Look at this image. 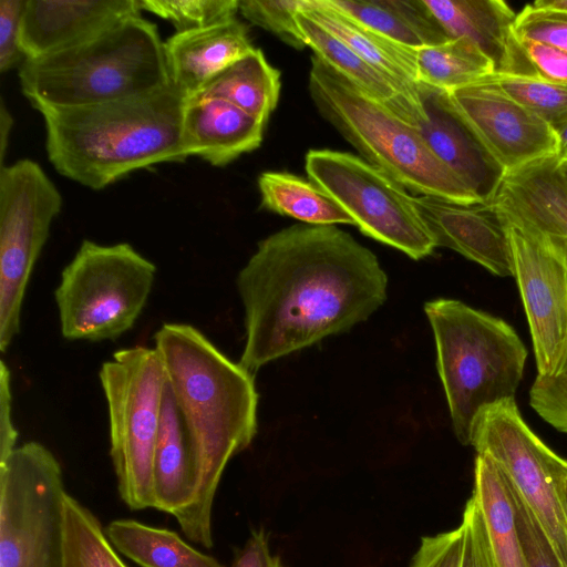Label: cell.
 I'll return each mask as SVG.
<instances>
[{"label":"cell","mask_w":567,"mask_h":567,"mask_svg":"<svg viewBox=\"0 0 567 567\" xmlns=\"http://www.w3.org/2000/svg\"><path fill=\"white\" fill-rule=\"evenodd\" d=\"M19 82L41 111L145 94L168 84L169 78L156 24L135 16L73 48L27 59Z\"/></svg>","instance_id":"277c9868"},{"label":"cell","mask_w":567,"mask_h":567,"mask_svg":"<svg viewBox=\"0 0 567 567\" xmlns=\"http://www.w3.org/2000/svg\"><path fill=\"white\" fill-rule=\"evenodd\" d=\"M470 445L501 467L567 567V460L527 425L515 399L494 403L477 414Z\"/></svg>","instance_id":"30bf717a"},{"label":"cell","mask_w":567,"mask_h":567,"mask_svg":"<svg viewBox=\"0 0 567 567\" xmlns=\"http://www.w3.org/2000/svg\"><path fill=\"white\" fill-rule=\"evenodd\" d=\"M156 266L127 243L82 241L54 291L61 334L68 340H115L141 316Z\"/></svg>","instance_id":"52a82bcc"},{"label":"cell","mask_w":567,"mask_h":567,"mask_svg":"<svg viewBox=\"0 0 567 567\" xmlns=\"http://www.w3.org/2000/svg\"><path fill=\"white\" fill-rule=\"evenodd\" d=\"M502 218L507 230L513 277L528 321L537 374L555 375L567 360V245Z\"/></svg>","instance_id":"4fadbf2b"},{"label":"cell","mask_w":567,"mask_h":567,"mask_svg":"<svg viewBox=\"0 0 567 567\" xmlns=\"http://www.w3.org/2000/svg\"><path fill=\"white\" fill-rule=\"evenodd\" d=\"M419 84L452 92L494 74L491 61L468 40L415 49Z\"/></svg>","instance_id":"f546056e"},{"label":"cell","mask_w":567,"mask_h":567,"mask_svg":"<svg viewBox=\"0 0 567 567\" xmlns=\"http://www.w3.org/2000/svg\"><path fill=\"white\" fill-rule=\"evenodd\" d=\"M154 341L188 440L195 482L190 504L175 518L189 540L209 549L216 491L227 463L256 435L258 393L252 373L197 328L164 323Z\"/></svg>","instance_id":"7a4b0ae2"},{"label":"cell","mask_w":567,"mask_h":567,"mask_svg":"<svg viewBox=\"0 0 567 567\" xmlns=\"http://www.w3.org/2000/svg\"><path fill=\"white\" fill-rule=\"evenodd\" d=\"M529 404L546 423L567 434V360L555 375L537 374L529 390Z\"/></svg>","instance_id":"8d00e7d4"},{"label":"cell","mask_w":567,"mask_h":567,"mask_svg":"<svg viewBox=\"0 0 567 567\" xmlns=\"http://www.w3.org/2000/svg\"><path fill=\"white\" fill-rule=\"evenodd\" d=\"M195 482L188 440L167 380L154 454V508L176 517L192 502Z\"/></svg>","instance_id":"cb8c5ba5"},{"label":"cell","mask_w":567,"mask_h":567,"mask_svg":"<svg viewBox=\"0 0 567 567\" xmlns=\"http://www.w3.org/2000/svg\"><path fill=\"white\" fill-rule=\"evenodd\" d=\"M426 120L419 127L426 145L482 202H492L505 175L454 105L447 91L419 84Z\"/></svg>","instance_id":"2e32d148"},{"label":"cell","mask_w":567,"mask_h":567,"mask_svg":"<svg viewBox=\"0 0 567 567\" xmlns=\"http://www.w3.org/2000/svg\"><path fill=\"white\" fill-rule=\"evenodd\" d=\"M358 22L413 49L451 40L423 0H328Z\"/></svg>","instance_id":"484cf974"},{"label":"cell","mask_w":567,"mask_h":567,"mask_svg":"<svg viewBox=\"0 0 567 567\" xmlns=\"http://www.w3.org/2000/svg\"><path fill=\"white\" fill-rule=\"evenodd\" d=\"M436 247L452 249L498 277H513L505 221L492 202L460 203L413 196Z\"/></svg>","instance_id":"9a60e30c"},{"label":"cell","mask_w":567,"mask_h":567,"mask_svg":"<svg viewBox=\"0 0 567 567\" xmlns=\"http://www.w3.org/2000/svg\"><path fill=\"white\" fill-rule=\"evenodd\" d=\"M298 24L306 45L313 54L363 94L416 128L425 122L423 110L416 107L390 78L369 64L342 41L300 11Z\"/></svg>","instance_id":"603a6c76"},{"label":"cell","mask_w":567,"mask_h":567,"mask_svg":"<svg viewBox=\"0 0 567 567\" xmlns=\"http://www.w3.org/2000/svg\"><path fill=\"white\" fill-rule=\"evenodd\" d=\"M519 42H538L567 53V12L527 4L516 14Z\"/></svg>","instance_id":"e575fe53"},{"label":"cell","mask_w":567,"mask_h":567,"mask_svg":"<svg viewBox=\"0 0 567 567\" xmlns=\"http://www.w3.org/2000/svg\"><path fill=\"white\" fill-rule=\"evenodd\" d=\"M488 80L542 120L555 132L567 124V83L538 78L496 75Z\"/></svg>","instance_id":"1f68e13d"},{"label":"cell","mask_w":567,"mask_h":567,"mask_svg":"<svg viewBox=\"0 0 567 567\" xmlns=\"http://www.w3.org/2000/svg\"><path fill=\"white\" fill-rule=\"evenodd\" d=\"M461 567H494L478 506L472 496L464 508Z\"/></svg>","instance_id":"ab89813d"},{"label":"cell","mask_w":567,"mask_h":567,"mask_svg":"<svg viewBox=\"0 0 567 567\" xmlns=\"http://www.w3.org/2000/svg\"><path fill=\"white\" fill-rule=\"evenodd\" d=\"M185 101L169 82L123 100L41 110L48 158L59 174L94 190L155 164L183 162Z\"/></svg>","instance_id":"3957f363"},{"label":"cell","mask_w":567,"mask_h":567,"mask_svg":"<svg viewBox=\"0 0 567 567\" xmlns=\"http://www.w3.org/2000/svg\"><path fill=\"white\" fill-rule=\"evenodd\" d=\"M436 346V365L454 434L470 445L477 414L515 399L527 349L505 320L456 299L425 303Z\"/></svg>","instance_id":"5b68a950"},{"label":"cell","mask_w":567,"mask_h":567,"mask_svg":"<svg viewBox=\"0 0 567 567\" xmlns=\"http://www.w3.org/2000/svg\"><path fill=\"white\" fill-rule=\"evenodd\" d=\"M557 152L556 157L560 164L567 162V124L556 132Z\"/></svg>","instance_id":"f6af8a7d"},{"label":"cell","mask_w":567,"mask_h":567,"mask_svg":"<svg viewBox=\"0 0 567 567\" xmlns=\"http://www.w3.org/2000/svg\"><path fill=\"white\" fill-rule=\"evenodd\" d=\"M520 44L540 78L567 83L566 52L538 42Z\"/></svg>","instance_id":"60d3db41"},{"label":"cell","mask_w":567,"mask_h":567,"mask_svg":"<svg viewBox=\"0 0 567 567\" xmlns=\"http://www.w3.org/2000/svg\"><path fill=\"white\" fill-rule=\"evenodd\" d=\"M254 49L247 27L237 18L175 32L164 42L169 82L189 97Z\"/></svg>","instance_id":"44dd1931"},{"label":"cell","mask_w":567,"mask_h":567,"mask_svg":"<svg viewBox=\"0 0 567 567\" xmlns=\"http://www.w3.org/2000/svg\"><path fill=\"white\" fill-rule=\"evenodd\" d=\"M309 181L352 218L362 234L419 260L436 248L413 205V195L363 158L333 150L306 154Z\"/></svg>","instance_id":"8fae6325"},{"label":"cell","mask_w":567,"mask_h":567,"mask_svg":"<svg viewBox=\"0 0 567 567\" xmlns=\"http://www.w3.org/2000/svg\"><path fill=\"white\" fill-rule=\"evenodd\" d=\"M280 85V72L260 49L255 48L215 76L199 93L224 99L267 123L277 106Z\"/></svg>","instance_id":"83f0119b"},{"label":"cell","mask_w":567,"mask_h":567,"mask_svg":"<svg viewBox=\"0 0 567 567\" xmlns=\"http://www.w3.org/2000/svg\"><path fill=\"white\" fill-rule=\"evenodd\" d=\"M236 285L246 330L238 363L254 373L367 320L386 299L388 277L350 234L296 224L259 241Z\"/></svg>","instance_id":"6da1fadb"},{"label":"cell","mask_w":567,"mask_h":567,"mask_svg":"<svg viewBox=\"0 0 567 567\" xmlns=\"http://www.w3.org/2000/svg\"><path fill=\"white\" fill-rule=\"evenodd\" d=\"M266 123L233 103L203 93L186 97L182 145L186 157L197 156L223 167L258 148Z\"/></svg>","instance_id":"d6986e66"},{"label":"cell","mask_w":567,"mask_h":567,"mask_svg":"<svg viewBox=\"0 0 567 567\" xmlns=\"http://www.w3.org/2000/svg\"><path fill=\"white\" fill-rule=\"evenodd\" d=\"M27 0H0V72L6 73L25 61L20 45Z\"/></svg>","instance_id":"f35d334b"},{"label":"cell","mask_w":567,"mask_h":567,"mask_svg":"<svg viewBox=\"0 0 567 567\" xmlns=\"http://www.w3.org/2000/svg\"><path fill=\"white\" fill-rule=\"evenodd\" d=\"M449 93L505 173L556 155V132L487 78Z\"/></svg>","instance_id":"5bb4252c"},{"label":"cell","mask_w":567,"mask_h":567,"mask_svg":"<svg viewBox=\"0 0 567 567\" xmlns=\"http://www.w3.org/2000/svg\"><path fill=\"white\" fill-rule=\"evenodd\" d=\"M18 431L12 419L11 375L6 362H0V463L18 447Z\"/></svg>","instance_id":"b9f144b4"},{"label":"cell","mask_w":567,"mask_h":567,"mask_svg":"<svg viewBox=\"0 0 567 567\" xmlns=\"http://www.w3.org/2000/svg\"><path fill=\"white\" fill-rule=\"evenodd\" d=\"M231 567H286L271 554L268 535L264 528L252 530L246 543L236 551Z\"/></svg>","instance_id":"7bdbcfd3"},{"label":"cell","mask_w":567,"mask_h":567,"mask_svg":"<svg viewBox=\"0 0 567 567\" xmlns=\"http://www.w3.org/2000/svg\"><path fill=\"white\" fill-rule=\"evenodd\" d=\"M141 11L140 0H27L20 45L27 59L42 58L79 45Z\"/></svg>","instance_id":"e0dca14e"},{"label":"cell","mask_w":567,"mask_h":567,"mask_svg":"<svg viewBox=\"0 0 567 567\" xmlns=\"http://www.w3.org/2000/svg\"><path fill=\"white\" fill-rule=\"evenodd\" d=\"M62 567H127L110 543L100 519L68 493Z\"/></svg>","instance_id":"4dcf8cb0"},{"label":"cell","mask_w":567,"mask_h":567,"mask_svg":"<svg viewBox=\"0 0 567 567\" xmlns=\"http://www.w3.org/2000/svg\"><path fill=\"white\" fill-rule=\"evenodd\" d=\"M62 195L30 158L0 166V350L20 331L33 267L62 208Z\"/></svg>","instance_id":"7c38bea8"},{"label":"cell","mask_w":567,"mask_h":567,"mask_svg":"<svg viewBox=\"0 0 567 567\" xmlns=\"http://www.w3.org/2000/svg\"><path fill=\"white\" fill-rule=\"evenodd\" d=\"M261 206L309 225H353L352 218L311 181L284 172H264L258 177Z\"/></svg>","instance_id":"f1b7e54d"},{"label":"cell","mask_w":567,"mask_h":567,"mask_svg":"<svg viewBox=\"0 0 567 567\" xmlns=\"http://www.w3.org/2000/svg\"><path fill=\"white\" fill-rule=\"evenodd\" d=\"M492 203L505 218L567 245V178L556 155L505 173Z\"/></svg>","instance_id":"ffe728a7"},{"label":"cell","mask_w":567,"mask_h":567,"mask_svg":"<svg viewBox=\"0 0 567 567\" xmlns=\"http://www.w3.org/2000/svg\"><path fill=\"white\" fill-rule=\"evenodd\" d=\"M533 3L538 7L567 12V0H537Z\"/></svg>","instance_id":"bcb514c9"},{"label":"cell","mask_w":567,"mask_h":567,"mask_svg":"<svg viewBox=\"0 0 567 567\" xmlns=\"http://www.w3.org/2000/svg\"><path fill=\"white\" fill-rule=\"evenodd\" d=\"M141 9L169 21L176 32L203 29L236 18L239 0H140Z\"/></svg>","instance_id":"d6a6232c"},{"label":"cell","mask_w":567,"mask_h":567,"mask_svg":"<svg viewBox=\"0 0 567 567\" xmlns=\"http://www.w3.org/2000/svg\"><path fill=\"white\" fill-rule=\"evenodd\" d=\"M511 482V481H509ZM516 525L527 567H565L539 522L511 483Z\"/></svg>","instance_id":"d590c367"},{"label":"cell","mask_w":567,"mask_h":567,"mask_svg":"<svg viewBox=\"0 0 567 567\" xmlns=\"http://www.w3.org/2000/svg\"><path fill=\"white\" fill-rule=\"evenodd\" d=\"M99 375L120 497L130 509L154 508L153 465L166 385L162 360L155 348H125L102 364Z\"/></svg>","instance_id":"ba28073f"},{"label":"cell","mask_w":567,"mask_h":567,"mask_svg":"<svg viewBox=\"0 0 567 567\" xmlns=\"http://www.w3.org/2000/svg\"><path fill=\"white\" fill-rule=\"evenodd\" d=\"M485 528L494 567H527L519 539L508 477L487 455L474 463L473 494Z\"/></svg>","instance_id":"d4e9b609"},{"label":"cell","mask_w":567,"mask_h":567,"mask_svg":"<svg viewBox=\"0 0 567 567\" xmlns=\"http://www.w3.org/2000/svg\"><path fill=\"white\" fill-rule=\"evenodd\" d=\"M299 11L390 78L416 107L423 110L419 96L415 49L358 22L328 0H300Z\"/></svg>","instance_id":"7402d4cb"},{"label":"cell","mask_w":567,"mask_h":567,"mask_svg":"<svg viewBox=\"0 0 567 567\" xmlns=\"http://www.w3.org/2000/svg\"><path fill=\"white\" fill-rule=\"evenodd\" d=\"M450 39L472 42L494 74L538 78L516 37V13L502 0H423Z\"/></svg>","instance_id":"ac0fdd59"},{"label":"cell","mask_w":567,"mask_h":567,"mask_svg":"<svg viewBox=\"0 0 567 567\" xmlns=\"http://www.w3.org/2000/svg\"><path fill=\"white\" fill-rule=\"evenodd\" d=\"M104 529L116 551L141 567H227L166 528L121 518L110 522Z\"/></svg>","instance_id":"4316f807"},{"label":"cell","mask_w":567,"mask_h":567,"mask_svg":"<svg viewBox=\"0 0 567 567\" xmlns=\"http://www.w3.org/2000/svg\"><path fill=\"white\" fill-rule=\"evenodd\" d=\"M13 125L12 115L7 109L3 100L0 103V166L4 165V157L9 145L10 132Z\"/></svg>","instance_id":"ee69618b"},{"label":"cell","mask_w":567,"mask_h":567,"mask_svg":"<svg viewBox=\"0 0 567 567\" xmlns=\"http://www.w3.org/2000/svg\"><path fill=\"white\" fill-rule=\"evenodd\" d=\"M563 166V169H564V173L566 175V178H567V162L566 163H563L560 164Z\"/></svg>","instance_id":"7dc6e473"},{"label":"cell","mask_w":567,"mask_h":567,"mask_svg":"<svg viewBox=\"0 0 567 567\" xmlns=\"http://www.w3.org/2000/svg\"><path fill=\"white\" fill-rule=\"evenodd\" d=\"M308 87L321 116L364 161L406 189L460 203L480 202L434 155L419 128L371 100L315 54Z\"/></svg>","instance_id":"8992f818"},{"label":"cell","mask_w":567,"mask_h":567,"mask_svg":"<svg viewBox=\"0 0 567 567\" xmlns=\"http://www.w3.org/2000/svg\"><path fill=\"white\" fill-rule=\"evenodd\" d=\"M463 527L425 536L414 554L410 567H461Z\"/></svg>","instance_id":"74e56055"},{"label":"cell","mask_w":567,"mask_h":567,"mask_svg":"<svg viewBox=\"0 0 567 567\" xmlns=\"http://www.w3.org/2000/svg\"><path fill=\"white\" fill-rule=\"evenodd\" d=\"M65 494L59 461L39 442L0 463V567H62Z\"/></svg>","instance_id":"9c48e42d"},{"label":"cell","mask_w":567,"mask_h":567,"mask_svg":"<svg viewBox=\"0 0 567 567\" xmlns=\"http://www.w3.org/2000/svg\"><path fill=\"white\" fill-rule=\"evenodd\" d=\"M300 0H239L238 12L249 22L301 50L306 45L298 24Z\"/></svg>","instance_id":"836d02e7"}]
</instances>
